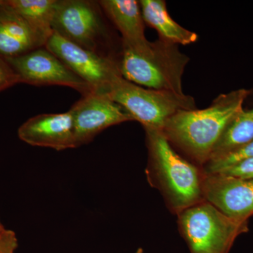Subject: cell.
Listing matches in <instances>:
<instances>
[{"instance_id":"1","label":"cell","mask_w":253,"mask_h":253,"mask_svg":"<svg viewBox=\"0 0 253 253\" xmlns=\"http://www.w3.org/2000/svg\"><path fill=\"white\" fill-rule=\"evenodd\" d=\"M249 94L247 89H240L219 95L206 109L178 111L166 123L163 133L169 142L205 165L226 126L243 109Z\"/></svg>"},{"instance_id":"2","label":"cell","mask_w":253,"mask_h":253,"mask_svg":"<svg viewBox=\"0 0 253 253\" xmlns=\"http://www.w3.org/2000/svg\"><path fill=\"white\" fill-rule=\"evenodd\" d=\"M149 154V174L159 183L170 207L179 213L201 202L199 170L173 149L162 131L145 129Z\"/></svg>"},{"instance_id":"3","label":"cell","mask_w":253,"mask_h":253,"mask_svg":"<svg viewBox=\"0 0 253 253\" xmlns=\"http://www.w3.org/2000/svg\"><path fill=\"white\" fill-rule=\"evenodd\" d=\"M189 60L176 44L163 40L149 42L141 51L122 43L120 71L125 79L138 85L184 94L181 81Z\"/></svg>"},{"instance_id":"4","label":"cell","mask_w":253,"mask_h":253,"mask_svg":"<svg viewBox=\"0 0 253 253\" xmlns=\"http://www.w3.org/2000/svg\"><path fill=\"white\" fill-rule=\"evenodd\" d=\"M179 214V225L191 253H229L236 239L249 231V221L228 217L207 201Z\"/></svg>"},{"instance_id":"5","label":"cell","mask_w":253,"mask_h":253,"mask_svg":"<svg viewBox=\"0 0 253 253\" xmlns=\"http://www.w3.org/2000/svg\"><path fill=\"white\" fill-rule=\"evenodd\" d=\"M98 1L58 0L53 31L96 54L116 60L111 52L112 36Z\"/></svg>"},{"instance_id":"6","label":"cell","mask_w":253,"mask_h":253,"mask_svg":"<svg viewBox=\"0 0 253 253\" xmlns=\"http://www.w3.org/2000/svg\"><path fill=\"white\" fill-rule=\"evenodd\" d=\"M106 95L144 129L162 131L168 120L178 111L195 109L191 96L148 89L123 77L114 81Z\"/></svg>"},{"instance_id":"7","label":"cell","mask_w":253,"mask_h":253,"mask_svg":"<svg viewBox=\"0 0 253 253\" xmlns=\"http://www.w3.org/2000/svg\"><path fill=\"white\" fill-rule=\"evenodd\" d=\"M45 47L95 92L106 95L114 81L123 77L118 61L84 49L56 32L50 36Z\"/></svg>"},{"instance_id":"8","label":"cell","mask_w":253,"mask_h":253,"mask_svg":"<svg viewBox=\"0 0 253 253\" xmlns=\"http://www.w3.org/2000/svg\"><path fill=\"white\" fill-rule=\"evenodd\" d=\"M5 59L17 74L21 83L34 86H66L79 91L82 96L93 91L86 82L45 46Z\"/></svg>"},{"instance_id":"9","label":"cell","mask_w":253,"mask_h":253,"mask_svg":"<svg viewBox=\"0 0 253 253\" xmlns=\"http://www.w3.org/2000/svg\"><path fill=\"white\" fill-rule=\"evenodd\" d=\"M72 115L75 147L89 144L110 126L133 118L106 95L91 91L83 95L69 110Z\"/></svg>"},{"instance_id":"10","label":"cell","mask_w":253,"mask_h":253,"mask_svg":"<svg viewBox=\"0 0 253 253\" xmlns=\"http://www.w3.org/2000/svg\"><path fill=\"white\" fill-rule=\"evenodd\" d=\"M202 194L207 202L233 219L249 221L253 214V179L205 174Z\"/></svg>"},{"instance_id":"11","label":"cell","mask_w":253,"mask_h":253,"mask_svg":"<svg viewBox=\"0 0 253 253\" xmlns=\"http://www.w3.org/2000/svg\"><path fill=\"white\" fill-rule=\"evenodd\" d=\"M18 136L23 142L33 146L56 151L76 149L73 117L70 111L37 115L20 126Z\"/></svg>"},{"instance_id":"12","label":"cell","mask_w":253,"mask_h":253,"mask_svg":"<svg viewBox=\"0 0 253 253\" xmlns=\"http://www.w3.org/2000/svg\"><path fill=\"white\" fill-rule=\"evenodd\" d=\"M48 40L36 31L14 9L0 6V55L5 59L16 57L45 46Z\"/></svg>"},{"instance_id":"13","label":"cell","mask_w":253,"mask_h":253,"mask_svg":"<svg viewBox=\"0 0 253 253\" xmlns=\"http://www.w3.org/2000/svg\"><path fill=\"white\" fill-rule=\"evenodd\" d=\"M100 6L121 33L122 43L135 51L149 44L144 34V21L140 5L135 0H101Z\"/></svg>"},{"instance_id":"14","label":"cell","mask_w":253,"mask_h":253,"mask_svg":"<svg viewBox=\"0 0 253 253\" xmlns=\"http://www.w3.org/2000/svg\"><path fill=\"white\" fill-rule=\"evenodd\" d=\"M143 19L150 27L157 31L161 40L174 44H187L197 41L198 35L178 24L168 14L166 1L163 0H141Z\"/></svg>"},{"instance_id":"15","label":"cell","mask_w":253,"mask_h":253,"mask_svg":"<svg viewBox=\"0 0 253 253\" xmlns=\"http://www.w3.org/2000/svg\"><path fill=\"white\" fill-rule=\"evenodd\" d=\"M58 0H6L30 25L49 40L52 35V22Z\"/></svg>"},{"instance_id":"16","label":"cell","mask_w":253,"mask_h":253,"mask_svg":"<svg viewBox=\"0 0 253 253\" xmlns=\"http://www.w3.org/2000/svg\"><path fill=\"white\" fill-rule=\"evenodd\" d=\"M253 140V109L249 111L243 109L226 126L210 160L227 154Z\"/></svg>"},{"instance_id":"17","label":"cell","mask_w":253,"mask_h":253,"mask_svg":"<svg viewBox=\"0 0 253 253\" xmlns=\"http://www.w3.org/2000/svg\"><path fill=\"white\" fill-rule=\"evenodd\" d=\"M253 158V140L205 164V174H219L239 163Z\"/></svg>"},{"instance_id":"18","label":"cell","mask_w":253,"mask_h":253,"mask_svg":"<svg viewBox=\"0 0 253 253\" xmlns=\"http://www.w3.org/2000/svg\"><path fill=\"white\" fill-rule=\"evenodd\" d=\"M21 83L19 78L6 60L0 55V92Z\"/></svg>"},{"instance_id":"19","label":"cell","mask_w":253,"mask_h":253,"mask_svg":"<svg viewBox=\"0 0 253 253\" xmlns=\"http://www.w3.org/2000/svg\"><path fill=\"white\" fill-rule=\"evenodd\" d=\"M18 246L16 233L4 225L0 226V253H14Z\"/></svg>"},{"instance_id":"20","label":"cell","mask_w":253,"mask_h":253,"mask_svg":"<svg viewBox=\"0 0 253 253\" xmlns=\"http://www.w3.org/2000/svg\"><path fill=\"white\" fill-rule=\"evenodd\" d=\"M219 174L242 178L252 175L253 174V158L243 161Z\"/></svg>"},{"instance_id":"21","label":"cell","mask_w":253,"mask_h":253,"mask_svg":"<svg viewBox=\"0 0 253 253\" xmlns=\"http://www.w3.org/2000/svg\"><path fill=\"white\" fill-rule=\"evenodd\" d=\"M135 253H144V251L141 249H139L136 251Z\"/></svg>"},{"instance_id":"22","label":"cell","mask_w":253,"mask_h":253,"mask_svg":"<svg viewBox=\"0 0 253 253\" xmlns=\"http://www.w3.org/2000/svg\"><path fill=\"white\" fill-rule=\"evenodd\" d=\"M4 0H0V6H1L3 4H4Z\"/></svg>"},{"instance_id":"23","label":"cell","mask_w":253,"mask_h":253,"mask_svg":"<svg viewBox=\"0 0 253 253\" xmlns=\"http://www.w3.org/2000/svg\"><path fill=\"white\" fill-rule=\"evenodd\" d=\"M3 226V224H1V221H0V226Z\"/></svg>"}]
</instances>
